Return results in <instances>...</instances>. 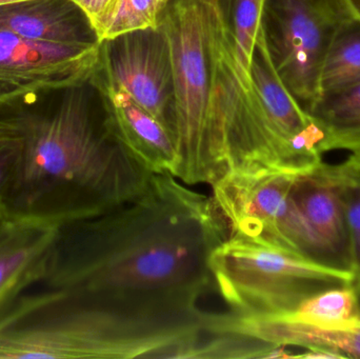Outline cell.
Instances as JSON below:
<instances>
[{
    "mask_svg": "<svg viewBox=\"0 0 360 359\" xmlns=\"http://www.w3.org/2000/svg\"><path fill=\"white\" fill-rule=\"evenodd\" d=\"M250 98L259 122L273 169L300 175L323 164V135L279 78L260 25L251 65Z\"/></svg>",
    "mask_w": 360,
    "mask_h": 359,
    "instance_id": "8",
    "label": "cell"
},
{
    "mask_svg": "<svg viewBox=\"0 0 360 359\" xmlns=\"http://www.w3.org/2000/svg\"><path fill=\"white\" fill-rule=\"evenodd\" d=\"M294 176L270 170L230 173L211 185L212 197L230 235L259 240L323 266L314 234L292 195Z\"/></svg>",
    "mask_w": 360,
    "mask_h": 359,
    "instance_id": "7",
    "label": "cell"
},
{
    "mask_svg": "<svg viewBox=\"0 0 360 359\" xmlns=\"http://www.w3.org/2000/svg\"><path fill=\"white\" fill-rule=\"evenodd\" d=\"M90 82L101 95L114 132L131 153L153 174L173 175L177 150L172 133L97 67Z\"/></svg>",
    "mask_w": 360,
    "mask_h": 359,
    "instance_id": "13",
    "label": "cell"
},
{
    "mask_svg": "<svg viewBox=\"0 0 360 359\" xmlns=\"http://www.w3.org/2000/svg\"><path fill=\"white\" fill-rule=\"evenodd\" d=\"M97 69L174 137L172 58L160 25L101 41Z\"/></svg>",
    "mask_w": 360,
    "mask_h": 359,
    "instance_id": "9",
    "label": "cell"
},
{
    "mask_svg": "<svg viewBox=\"0 0 360 359\" xmlns=\"http://www.w3.org/2000/svg\"><path fill=\"white\" fill-rule=\"evenodd\" d=\"M230 236L212 196L169 173L98 216L59 226L49 289L109 305L175 316L197 315L213 288L210 259Z\"/></svg>",
    "mask_w": 360,
    "mask_h": 359,
    "instance_id": "1",
    "label": "cell"
},
{
    "mask_svg": "<svg viewBox=\"0 0 360 359\" xmlns=\"http://www.w3.org/2000/svg\"><path fill=\"white\" fill-rule=\"evenodd\" d=\"M354 16L348 0H266L262 25L273 65L308 114L321 97V69L330 46Z\"/></svg>",
    "mask_w": 360,
    "mask_h": 359,
    "instance_id": "6",
    "label": "cell"
},
{
    "mask_svg": "<svg viewBox=\"0 0 360 359\" xmlns=\"http://www.w3.org/2000/svg\"><path fill=\"white\" fill-rule=\"evenodd\" d=\"M59 226L0 211V316L35 284H42Z\"/></svg>",
    "mask_w": 360,
    "mask_h": 359,
    "instance_id": "12",
    "label": "cell"
},
{
    "mask_svg": "<svg viewBox=\"0 0 360 359\" xmlns=\"http://www.w3.org/2000/svg\"><path fill=\"white\" fill-rule=\"evenodd\" d=\"M214 329L220 334L238 335L278 346L298 347L306 354L295 358H360V318L340 326H309L279 316L218 312Z\"/></svg>",
    "mask_w": 360,
    "mask_h": 359,
    "instance_id": "11",
    "label": "cell"
},
{
    "mask_svg": "<svg viewBox=\"0 0 360 359\" xmlns=\"http://www.w3.org/2000/svg\"><path fill=\"white\" fill-rule=\"evenodd\" d=\"M22 1V0H0V6L4 4H13V2Z\"/></svg>",
    "mask_w": 360,
    "mask_h": 359,
    "instance_id": "25",
    "label": "cell"
},
{
    "mask_svg": "<svg viewBox=\"0 0 360 359\" xmlns=\"http://www.w3.org/2000/svg\"><path fill=\"white\" fill-rule=\"evenodd\" d=\"M21 138L14 122L0 110V208L16 174Z\"/></svg>",
    "mask_w": 360,
    "mask_h": 359,
    "instance_id": "22",
    "label": "cell"
},
{
    "mask_svg": "<svg viewBox=\"0 0 360 359\" xmlns=\"http://www.w3.org/2000/svg\"><path fill=\"white\" fill-rule=\"evenodd\" d=\"M309 115L323 132V153L332 150L360 152V82L321 95Z\"/></svg>",
    "mask_w": 360,
    "mask_h": 359,
    "instance_id": "16",
    "label": "cell"
},
{
    "mask_svg": "<svg viewBox=\"0 0 360 359\" xmlns=\"http://www.w3.org/2000/svg\"><path fill=\"white\" fill-rule=\"evenodd\" d=\"M292 195L312 230L323 265L352 275L346 215L330 174L329 164L295 175Z\"/></svg>",
    "mask_w": 360,
    "mask_h": 359,
    "instance_id": "14",
    "label": "cell"
},
{
    "mask_svg": "<svg viewBox=\"0 0 360 359\" xmlns=\"http://www.w3.org/2000/svg\"><path fill=\"white\" fill-rule=\"evenodd\" d=\"M210 269L229 310L248 315H287L313 295L352 287L351 274L238 234L214 250Z\"/></svg>",
    "mask_w": 360,
    "mask_h": 359,
    "instance_id": "5",
    "label": "cell"
},
{
    "mask_svg": "<svg viewBox=\"0 0 360 359\" xmlns=\"http://www.w3.org/2000/svg\"><path fill=\"white\" fill-rule=\"evenodd\" d=\"M89 81L0 107L21 138L4 214L61 226L105 214L147 189L153 173L122 143L107 113L95 112Z\"/></svg>",
    "mask_w": 360,
    "mask_h": 359,
    "instance_id": "2",
    "label": "cell"
},
{
    "mask_svg": "<svg viewBox=\"0 0 360 359\" xmlns=\"http://www.w3.org/2000/svg\"><path fill=\"white\" fill-rule=\"evenodd\" d=\"M99 46L44 44L0 30V107L34 93L89 81L98 65Z\"/></svg>",
    "mask_w": 360,
    "mask_h": 359,
    "instance_id": "10",
    "label": "cell"
},
{
    "mask_svg": "<svg viewBox=\"0 0 360 359\" xmlns=\"http://www.w3.org/2000/svg\"><path fill=\"white\" fill-rule=\"evenodd\" d=\"M171 0H117L109 19L97 34L99 42L141 30L158 27Z\"/></svg>",
    "mask_w": 360,
    "mask_h": 359,
    "instance_id": "21",
    "label": "cell"
},
{
    "mask_svg": "<svg viewBox=\"0 0 360 359\" xmlns=\"http://www.w3.org/2000/svg\"><path fill=\"white\" fill-rule=\"evenodd\" d=\"M158 25L172 58L173 176L213 185L236 169L245 136L232 29L220 0H171Z\"/></svg>",
    "mask_w": 360,
    "mask_h": 359,
    "instance_id": "3",
    "label": "cell"
},
{
    "mask_svg": "<svg viewBox=\"0 0 360 359\" xmlns=\"http://www.w3.org/2000/svg\"><path fill=\"white\" fill-rule=\"evenodd\" d=\"M0 30L32 41L63 46L98 44L86 15L73 0H22L0 6Z\"/></svg>",
    "mask_w": 360,
    "mask_h": 359,
    "instance_id": "15",
    "label": "cell"
},
{
    "mask_svg": "<svg viewBox=\"0 0 360 359\" xmlns=\"http://www.w3.org/2000/svg\"><path fill=\"white\" fill-rule=\"evenodd\" d=\"M266 0H236L233 20V39L238 81L243 92L252 91L251 65L256 38L262 21Z\"/></svg>",
    "mask_w": 360,
    "mask_h": 359,
    "instance_id": "20",
    "label": "cell"
},
{
    "mask_svg": "<svg viewBox=\"0 0 360 359\" xmlns=\"http://www.w3.org/2000/svg\"><path fill=\"white\" fill-rule=\"evenodd\" d=\"M330 174L346 215L350 237L352 288L360 292V152L345 162L329 164Z\"/></svg>",
    "mask_w": 360,
    "mask_h": 359,
    "instance_id": "18",
    "label": "cell"
},
{
    "mask_svg": "<svg viewBox=\"0 0 360 359\" xmlns=\"http://www.w3.org/2000/svg\"><path fill=\"white\" fill-rule=\"evenodd\" d=\"M360 82V18L342 25L334 37L321 73V95L332 94Z\"/></svg>",
    "mask_w": 360,
    "mask_h": 359,
    "instance_id": "17",
    "label": "cell"
},
{
    "mask_svg": "<svg viewBox=\"0 0 360 359\" xmlns=\"http://www.w3.org/2000/svg\"><path fill=\"white\" fill-rule=\"evenodd\" d=\"M278 316L321 328L340 326L359 320V295L351 286L329 289L307 299L293 313Z\"/></svg>",
    "mask_w": 360,
    "mask_h": 359,
    "instance_id": "19",
    "label": "cell"
},
{
    "mask_svg": "<svg viewBox=\"0 0 360 359\" xmlns=\"http://www.w3.org/2000/svg\"><path fill=\"white\" fill-rule=\"evenodd\" d=\"M357 295H359V307H360V292Z\"/></svg>",
    "mask_w": 360,
    "mask_h": 359,
    "instance_id": "26",
    "label": "cell"
},
{
    "mask_svg": "<svg viewBox=\"0 0 360 359\" xmlns=\"http://www.w3.org/2000/svg\"><path fill=\"white\" fill-rule=\"evenodd\" d=\"M84 11L95 34L99 33L107 22L117 0H73Z\"/></svg>",
    "mask_w": 360,
    "mask_h": 359,
    "instance_id": "23",
    "label": "cell"
},
{
    "mask_svg": "<svg viewBox=\"0 0 360 359\" xmlns=\"http://www.w3.org/2000/svg\"><path fill=\"white\" fill-rule=\"evenodd\" d=\"M353 12L360 18V0H348Z\"/></svg>",
    "mask_w": 360,
    "mask_h": 359,
    "instance_id": "24",
    "label": "cell"
},
{
    "mask_svg": "<svg viewBox=\"0 0 360 359\" xmlns=\"http://www.w3.org/2000/svg\"><path fill=\"white\" fill-rule=\"evenodd\" d=\"M46 289L25 293L0 316V359H186L202 335L197 318Z\"/></svg>",
    "mask_w": 360,
    "mask_h": 359,
    "instance_id": "4",
    "label": "cell"
}]
</instances>
